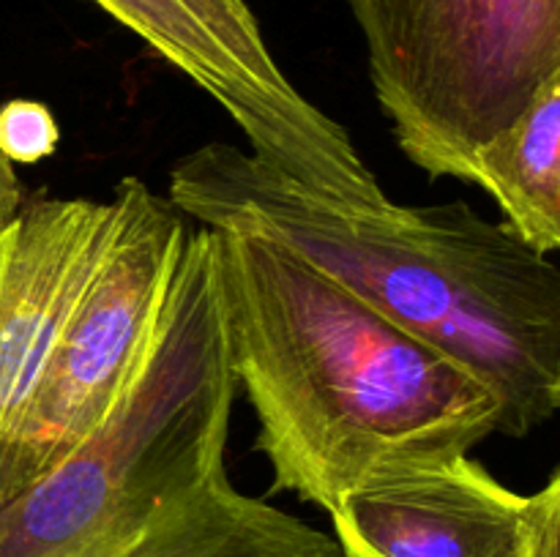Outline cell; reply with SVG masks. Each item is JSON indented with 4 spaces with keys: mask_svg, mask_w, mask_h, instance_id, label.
Here are the masks:
<instances>
[{
    "mask_svg": "<svg viewBox=\"0 0 560 557\" xmlns=\"http://www.w3.org/2000/svg\"><path fill=\"white\" fill-rule=\"evenodd\" d=\"M115 224V197L36 194L0 229V442L20 424Z\"/></svg>",
    "mask_w": 560,
    "mask_h": 557,
    "instance_id": "52a82bcc",
    "label": "cell"
},
{
    "mask_svg": "<svg viewBox=\"0 0 560 557\" xmlns=\"http://www.w3.org/2000/svg\"><path fill=\"white\" fill-rule=\"evenodd\" d=\"M328 517L342 557H523L528 495L457 453L375 475Z\"/></svg>",
    "mask_w": 560,
    "mask_h": 557,
    "instance_id": "ba28073f",
    "label": "cell"
},
{
    "mask_svg": "<svg viewBox=\"0 0 560 557\" xmlns=\"http://www.w3.org/2000/svg\"><path fill=\"white\" fill-rule=\"evenodd\" d=\"M211 233L230 364L271 491L331 513L375 475L501 435L498 396L452 355L282 246Z\"/></svg>",
    "mask_w": 560,
    "mask_h": 557,
    "instance_id": "7a4b0ae2",
    "label": "cell"
},
{
    "mask_svg": "<svg viewBox=\"0 0 560 557\" xmlns=\"http://www.w3.org/2000/svg\"><path fill=\"white\" fill-rule=\"evenodd\" d=\"M25 202V189L14 173V164L0 153V229L16 216V211Z\"/></svg>",
    "mask_w": 560,
    "mask_h": 557,
    "instance_id": "7c38bea8",
    "label": "cell"
},
{
    "mask_svg": "<svg viewBox=\"0 0 560 557\" xmlns=\"http://www.w3.org/2000/svg\"><path fill=\"white\" fill-rule=\"evenodd\" d=\"M397 147L468 183L470 156L560 76V0H345Z\"/></svg>",
    "mask_w": 560,
    "mask_h": 557,
    "instance_id": "277c9868",
    "label": "cell"
},
{
    "mask_svg": "<svg viewBox=\"0 0 560 557\" xmlns=\"http://www.w3.org/2000/svg\"><path fill=\"white\" fill-rule=\"evenodd\" d=\"M60 145V126L47 104L11 98L0 107V153L11 164H36Z\"/></svg>",
    "mask_w": 560,
    "mask_h": 557,
    "instance_id": "30bf717a",
    "label": "cell"
},
{
    "mask_svg": "<svg viewBox=\"0 0 560 557\" xmlns=\"http://www.w3.org/2000/svg\"><path fill=\"white\" fill-rule=\"evenodd\" d=\"M224 109L262 162L320 197L386 205L348 129L282 71L246 0H96Z\"/></svg>",
    "mask_w": 560,
    "mask_h": 557,
    "instance_id": "8992f818",
    "label": "cell"
},
{
    "mask_svg": "<svg viewBox=\"0 0 560 557\" xmlns=\"http://www.w3.org/2000/svg\"><path fill=\"white\" fill-rule=\"evenodd\" d=\"M167 200L200 227L282 246L452 355L498 396L501 435L560 410L558 265L468 202H334L230 142L180 156Z\"/></svg>",
    "mask_w": 560,
    "mask_h": 557,
    "instance_id": "6da1fadb",
    "label": "cell"
},
{
    "mask_svg": "<svg viewBox=\"0 0 560 557\" xmlns=\"http://www.w3.org/2000/svg\"><path fill=\"white\" fill-rule=\"evenodd\" d=\"M523 557H560V473L528 495V530Z\"/></svg>",
    "mask_w": 560,
    "mask_h": 557,
    "instance_id": "8fae6325",
    "label": "cell"
},
{
    "mask_svg": "<svg viewBox=\"0 0 560 557\" xmlns=\"http://www.w3.org/2000/svg\"><path fill=\"white\" fill-rule=\"evenodd\" d=\"M0 557H342L334 535L252 497L228 440L120 407L52 470L0 489Z\"/></svg>",
    "mask_w": 560,
    "mask_h": 557,
    "instance_id": "3957f363",
    "label": "cell"
},
{
    "mask_svg": "<svg viewBox=\"0 0 560 557\" xmlns=\"http://www.w3.org/2000/svg\"><path fill=\"white\" fill-rule=\"evenodd\" d=\"M468 183L498 202L503 224L539 254L560 249V76L470 156Z\"/></svg>",
    "mask_w": 560,
    "mask_h": 557,
    "instance_id": "9c48e42d",
    "label": "cell"
},
{
    "mask_svg": "<svg viewBox=\"0 0 560 557\" xmlns=\"http://www.w3.org/2000/svg\"><path fill=\"white\" fill-rule=\"evenodd\" d=\"M113 240L66 322L16 429L0 442V489L52 470L104 424L137 364L189 218L140 178L115 186Z\"/></svg>",
    "mask_w": 560,
    "mask_h": 557,
    "instance_id": "5b68a950",
    "label": "cell"
}]
</instances>
